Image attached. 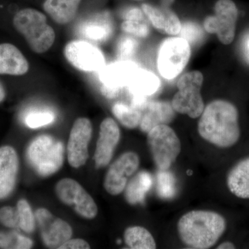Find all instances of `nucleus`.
I'll list each match as a JSON object with an SVG mask.
<instances>
[{"label": "nucleus", "mask_w": 249, "mask_h": 249, "mask_svg": "<svg viewBox=\"0 0 249 249\" xmlns=\"http://www.w3.org/2000/svg\"><path fill=\"white\" fill-rule=\"evenodd\" d=\"M198 123L199 136L220 148L235 145L240 138L239 112L235 105L215 100L204 108Z\"/></svg>", "instance_id": "1"}, {"label": "nucleus", "mask_w": 249, "mask_h": 249, "mask_svg": "<svg viewBox=\"0 0 249 249\" xmlns=\"http://www.w3.org/2000/svg\"><path fill=\"white\" fill-rule=\"evenodd\" d=\"M227 229V221L222 214L211 211H192L180 218L178 231L187 247L208 249L213 247Z\"/></svg>", "instance_id": "2"}, {"label": "nucleus", "mask_w": 249, "mask_h": 249, "mask_svg": "<svg viewBox=\"0 0 249 249\" xmlns=\"http://www.w3.org/2000/svg\"><path fill=\"white\" fill-rule=\"evenodd\" d=\"M14 25L36 53H45L55 41L53 28L47 24L45 15L37 10L24 9L18 11L14 18Z\"/></svg>", "instance_id": "3"}, {"label": "nucleus", "mask_w": 249, "mask_h": 249, "mask_svg": "<svg viewBox=\"0 0 249 249\" xmlns=\"http://www.w3.org/2000/svg\"><path fill=\"white\" fill-rule=\"evenodd\" d=\"M63 143L49 135L36 137L27 149V160L41 177L51 176L62 168L64 162Z\"/></svg>", "instance_id": "4"}, {"label": "nucleus", "mask_w": 249, "mask_h": 249, "mask_svg": "<svg viewBox=\"0 0 249 249\" xmlns=\"http://www.w3.org/2000/svg\"><path fill=\"white\" fill-rule=\"evenodd\" d=\"M147 141L157 168L170 169L181 151V141L176 132L168 124H160L147 132Z\"/></svg>", "instance_id": "5"}, {"label": "nucleus", "mask_w": 249, "mask_h": 249, "mask_svg": "<svg viewBox=\"0 0 249 249\" xmlns=\"http://www.w3.org/2000/svg\"><path fill=\"white\" fill-rule=\"evenodd\" d=\"M204 76L199 71L184 73L178 82V91L172 100L174 110L192 119L199 117L205 106L201 89Z\"/></svg>", "instance_id": "6"}, {"label": "nucleus", "mask_w": 249, "mask_h": 249, "mask_svg": "<svg viewBox=\"0 0 249 249\" xmlns=\"http://www.w3.org/2000/svg\"><path fill=\"white\" fill-rule=\"evenodd\" d=\"M191 45L181 37L165 39L160 46L157 67L163 78L173 80L184 70L191 57Z\"/></svg>", "instance_id": "7"}, {"label": "nucleus", "mask_w": 249, "mask_h": 249, "mask_svg": "<svg viewBox=\"0 0 249 249\" xmlns=\"http://www.w3.org/2000/svg\"><path fill=\"white\" fill-rule=\"evenodd\" d=\"M214 16L205 18L204 27L209 34H214L225 45L231 44L235 36L239 11L232 0H218L214 4Z\"/></svg>", "instance_id": "8"}, {"label": "nucleus", "mask_w": 249, "mask_h": 249, "mask_svg": "<svg viewBox=\"0 0 249 249\" xmlns=\"http://www.w3.org/2000/svg\"><path fill=\"white\" fill-rule=\"evenodd\" d=\"M55 194L63 204L73 207L80 217L92 219L98 214V206L92 196L73 178L60 180L55 187Z\"/></svg>", "instance_id": "9"}, {"label": "nucleus", "mask_w": 249, "mask_h": 249, "mask_svg": "<svg viewBox=\"0 0 249 249\" xmlns=\"http://www.w3.org/2000/svg\"><path fill=\"white\" fill-rule=\"evenodd\" d=\"M140 164L139 155L134 152H124L110 165L104 178V188L113 196H119L127 186V180L132 176Z\"/></svg>", "instance_id": "10"}, {"label": "nucleus", "mask_w": 249, "mask_h": 249, "mask_svg": "<svg viewBox=\"0 0 249 249\" xmlns=\"http://www.w3.org/2000/svg\"><path fill=\"white\" fill-rule=\"evenodd\" d=\"M92 135V124L87 118L76 119L67 143V159L71 167L80 168L89 157L88 146Z\"/></svg>", "instance_id": "11"}, {"label": "nucleus", "mask_w": 249, "mask_h": 249, "mask_svg": "<svg viewBox=\"0 0 249 249\" xmlns=\"http://www.w3.org/2000/svg\"><path fill=\"white\" fill-rule=\"evenodd\" d=\"M36 219L38 223L42 240L49 248L59 249L73 235V230L68 223L55 217L45 208L36 211Z\"/></svg>", "instance_id": "12"}, {"label": "nucleus", "mask_w": 249, "mask_h": 249, "mask_svg": "<svg viewBox=\"0 0 249 249\" xmlns=\"http://www.w3.org/2000/svg\"><path fill=\"white\" fill-rule=\"evenodd\" d=\"M64 53L67 60L81 71H101L105 67L106 60L101 50L84 41L70 42L65 46Z\"/></svg>", "instance_id": "13"}, {"label": "nucleus", "mask_w": 249, "mask_h": 249, "mask_svg": "<svg viewBox=\"0 0 249 249\" xmlns=\"http://www.w3.org/2000/svg\"><path fill=\"white\" fill-rule=\"evenodd\" d=\"M120 139L121 131L116 121L111 118L105 119L100 126L99 137L95 150L96 168H103L109 164Z\"/></svg>", "instance_id": "14"}, {"label": "nucleus", "mask_w": 249, "mask_h": 249, "mask_svg": "<svg viewBox=\"0 0 249 249\" xmlns=\"http://www.w3.org/2000/svg\"><path fill=\"white\" fill-rule=\"evenodd\" d=\"M19 170V159L14 147H0V199L9 196L14 191Z\"/></svg>", "instance_id": "15"}, {"label": "nucleus", "mask_w": 249, "mask_h": 249, "mask_svg": "<svg viewBox=\"0 0 249 249\" xmlns=\"http://www.w3.org/2000/svg\"><path fill=\"white\" fill-rule=\"evenodd\" d=\"M138 65L130 60H119L100 71L99 78L103 86L121 91L124 86L128 85Z\"/></svg>", "instance_id": "16"}, {"label": "nucleus", "mask_w": 249, "mask_h": 249, "mask_svg": "<svg viewBox=\"0 0 249 249\" xmlns=\"http://www.w3.org/2000/svg\"><path fill=\"white\" fill-rule=\"evenodd\" d=\"M142 10L159 32L170 36L179 34L181 23L173 11L166 8H159L147 4L142 5Z\"/></svg>", "instance_id": "17"}, {"label": "nucleus", "mask_w": 249, "mask_h": 249, "mask_svg": "<svg viewBox=\"0 0 249 249\" xmlns=\"http://www.w3.org/2000/svg\"><path fill=\"white\" fill-rule=\"evenodd\" d=\"M175 111L170 103L165 101H149L142 112L140 128L142 132H150L160 124H168L173 120Z\"/></svg>", "instance_id": "18"}, {"label": "nucleus", "mask_w": 249, "mask_h": 249, "mask_svg": "<svg viewBox=\"0 0 249 249\" xmlns=\"http://www.w3.org/2000/svg\"><path fill=\"white\" fill-rule=\"evenodd\" d=\"M29 65L22 52L14 45H0V74L22 76L29 71Z\"/></svg>", "instance_id": "19"}, {"label": "nucleus", "mask_w": 249, "mask_h": 249, "mask_svg": "<svg viewBox=\"0 0 249 249\" xmlns=\"http://www.w3.org/2000/svg\"><path fill=\"white\" fill-rule=\"evenodd\" d=\"M127 86L131 96L148 98L160 89V81L152 72L138 68Z\"/></svg>", "instance_id": "20"}, {"label": "nucleus", "mask_w": 249, "mask_h": 249, "mask_svg": "<svg viewBox=\"0 0 249 249\" xmlns=\"http://www.w3.org/2000/svg\"><path fill=\"white\" fill-rule=\"evenodd\" d=\"M227 183L234 196L240 199H249V157L241 160L229 171Z\"/></svg>", "instance_id": "21"}, {"label": "nucleus", "mask_w": 249, "mask_h": 249, "mask_svg": "<svg viewBox=\"0 0 249 249\" xmlns=\"http://www.w3.org/2000/svg\"><path fill=\"white\" fill-rule=\"evenodd\" d=\"M81 0H45L43 9L55 22L66 24L74 19Z\"/></svg>", "instance_id": "22"}, {"label": "nucleus", "mask_w": 249, "mask_h": 249, "mask_svg": "<svg viewBox=\"0 0 249 249\" xmlns=\"http://www.w3.org/2000/svg\"><path fill=\"white\" fill-rule=\"evenodd\" d=\"M124 240L129 249H155L157 244L151 232L145 228L134 226L125 229Z\"/></svg>", "instance_id": "23"}, {"label": "nucleus", "mask_w": 249, "mask_h": 249, "mask_svg": "<svg viewBox=\"0 0 249 249\" xmlns=\"http://www.w3.org/2000/svg\"><path fill=\"white\" fill-rule=\"evenodd\" d=\"M151 185L152 178L150 174L143 171L137 174L126 188V200L132 205L142 202Z\"/></svg>", "instance_id": "24"}, {"label": "nucleus", "mask_w": 249, "mask_h": 249, "mask_svg": "<svg viewBox=\"0 0 249 249\" xmlns=\"http://www.w3.org/2000/svg\"><path fill=\"white\" fill-rule=\"evenodd\" d=\"M112 112L124 127L134 129L140 124L142 112L137 108L122 103H117L112 107Z\"/></svg>", "instance_id": "25"}, {"label": "nucleus", "mask_w": 249, "mask_h": 249, "mask_svg": "<svg viewBox=\"0 0 249 249\" xmlns=\"http://www.w3.org/2000/svg\"><path fill=\"white\" fill-rule=\"evenodd\" d=\"M34 245V242L29 237L18 232L0 231V249H29Z\"/></svg>", "instance_id": "26"}, {"label": "nucleus", "mask_w": 249, "mask_h": 249, "mask_svg": "<svg viewBox=\"0 0 249 249\" xmlns=\"http://www.w3.org/2000/svg\"><path fill=\"white\" fill-rule=\"evenodd\" d=\"M83 36L90 40L103 41L106 40L111 33L110 24L107 22H89L82 28Z\"/></svg>", "instance_id": "27"}, {"label": "nucleus", "mask_w": 249, "mask_h": 249, "mask_svg": "<svg viewBox=\"0 0 249 249\" xmlns=\"http://www.w3.org/2000/svg\"><path fill=\"white\" fill-rule=\"evenodd\" d=\"M17 209L19 229L27 233H32L35 230L36 221L30 205L26 199H20L18 202Z\"/></svg>", "instance_id": "28"}, {"label": "nucleus", "mask_w": 249, "mask_h": 249, "mask_svg": "<svg viewBox=\"0 0 249 249\" xmlns=\"http://www.w3.org/2000/svg\"><path fill=\"white\" fill-rule=\"evenodd\" d=\"M55 120L53 113L49 111H31L26 116L25 124L30 128L36 129L51 124Z\"/></svg>", "instance_id": "29"}, {"label": "nucleus", "mask_w": 249, "mask_h": 249, "mask_svg": "<svg viewBox=\"0 0 249 249\" xmlns=\"http://www.w3.org/2000/svg\"><path fill=\"white\" fill-rule=\"evenodd\" d=\"M180 37L185 39L191 45H196L202 40L204 31L198 24L193 22H185L181 24Z\"/></svg>", "instance_id": "30"}, {"label": "nucleus", "mask_w": 249, "mask_h": 249, "mask_svg": "<svg viewBox=\"0 0 249 249\" xmlns=\"http://www.w3.org/2000/svg\"><path fill=\"white\" fill-rule=\"evenodd\" d=\"M121 29L127 34H131L141 38H145L150 34V27L142 20H124L121 24Z\"/></svg>", "instance_id": "31"}, {"label": "nucleus", "mask_w": 249, "mask_h": 249, "mask_svg": "<svg viewBox=\"0 0 249 249\" xmlns=\"http://www.w3.org/2000/svg\"><path fill=\"white\" fill-rule=\"evenodd\" d=\"M138 45V42L135 39L128 36L123 37L117 45V55L119 60H128L135 53Z\"/></svg>", "instance_id": "32"}, {"label": "nucleus", "mask_w": 249, "mask_h": 249, "mask_svg": "<svg viewBox=\"0 0 249 249\" xmlns=\"http://www.w3.org/2000/svg\"><path fill=\"white\" fill-rule=\"evenodd\" d=\"M0 223L11 229L19 228L17 208L4 206L0 209Z\"/></svg>", "instance_id": "33"}, {"label": "nucleus", "mask_w": 249, "mask_h": 249, "mask_svg": "<svg viewBox=\"0 0 249 249\" xmlns=\"http://www.w3.org/2000/svg\"><path fill=\"white\" fill-rule=\"evenodd\" d=\"M90 245L88 242L83 239H70L63 245L59 247V249H88Z\"/></svg>", "instance_id": "34"}, {"label": "nucleus", "mask_w": 249, "mask_h": 249, "mask_svg": "<svg viewBox=\"0 0 249 249\" xmlns=\"http://www.w3.org/2000/svg\"><path fill=\"white\" fill-rule=\"evenodd\" d=\"M143 14L142 10L138 8H129L124 11L123 17L124 20H142L145 19Z\"/></svg>", "instance_id": "35"}, {"label": "nucleus", "mask_w": 249, "mask_h": 249, "mask_svg": "<svg viewBox=\"0 0 249 249\" xmlns=\"http://www.w3.org/2000/svg\"><path fill=\"white\" fill-rule=\"evenodd\" d=\"M217 249H235V246L231 242H224L217 247Z\"/></svg>", "instance_id": "36"}, {"label": "nucleus", "mask_w": 249, "mask_h": 249, "mask_svg": "<svg viewBox=\"0 0 249 249\" xmlns=\"http://www.w3.org/2000/svg\"><path fill=\"white\" fill-rule=\"evenodd\" d=\"M5 97H6V91L3 85L0 82V103L4 101Z\"/></svg>", "instance_id": "37"}, {"label": "nucleus", "mask_w": 249, "mask_h": 249, "mask_svg": "<svg viewBox=\"0 0 249 249\" xmlns=\"http://www.w3.org/2000/svg\"><path fill=\"white\" fill-rule=\"evenodd\" d=\"M173 1L174 0H163V3H164L165 5H169L172 4Z\"/></svg>", "instance_id": "38"}, {"label": "nucleus", "mask_w": 249, "mask_h": 249, "mask_svg": "<svg viewBox=\"0 0 249 249\" xmlns=\"http://www.w3.org/2000/svg\"><path fill=\"white\" fill-rule=\"evenodd\" d=\"M247 52H248L249 55V40L248 42H247Z\"/></svg>", "instance_id": "39"}]
</instances>
